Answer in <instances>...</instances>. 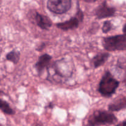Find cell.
<instances>
[{"label": "cell", "mask_w": 126, "mask_h": 126, "mask_svg": "<svg viewBox=\"0 0 126 126\" xmlns=\"http://www.w3.org/2000/svg\"><path fill=\"white\" fill-rule=\"evenodd\" d=\"M125 72H126V75L124 76V81L125 84L126 85V69H125Z\"/></svg>", "instance_id": "17"}, {"label": "cell", "mask_w": 126, "mask_h": 126, "mask_svg": "<svg viewBox=\"0 0 126 126\" xmlns=\"http://www.w3.org/2000/svg\"><path fill=\"white\" fill-rule=\"evenodd\" d=\"M83 19H84V14L79 9L74 17H72L69 20L58 23L56 26L58 28L64 31L75 29L79 27L80 23L83 21Z\"/></svg>", "instance_id": "6"}, {"label": "cell", "mask_w": 126, "mask_h": 126, "mask_svg": "<svg viewBox=\"0 0 126 126\" xmlns=\"http://www.w3.org/2000/svg\"><path fill=\"white\" fill-rule=\"evenodd\" d=\"M119 125H121V126H126V121H124L123 123H121V124H119Z\"/></svg>", "instance_id": "18"}, {"label": "cell", "mask_w": 126, "mask_h": 126, "mask_svg": "<svg viewBox=\"0 0 126 126\" xmlns=\"http://www.w3.org/2000/svg\"><path fill=\"white\" fill-rule=\"evenodd\" d=\"M35 21L37 25L43 30H48L52 25V22L49 17L38 12L36 13Z\"/></svg>", "instance_id": "10"}, {"label": "cell", "mask_w": 126, "mask_h": 126, "mask_svg": "<svg viewBox=\"0 0 126 126\" xmlns=\"http://www.w3.org/2000/svg\"><path fill=\"white\" fill-rule=\"evenodd\" d=\"M122 32H123L124 34L126 35V23L124 25L123 28H122Z\"/></svg>", "instance_id": "15"}, {"label": "cell", "mask_w": 126, "mask_h": 126, "mask_svg": "<svg viewBox=\"0 0 126 126\" xmlns=\"http://www.w3.org/2000/svg\"><path fill=\"white\" fill-rule=\"evenodd\" d=\"M108 108L111 111H119L126 108V96L116 98L109 105Z\"/></svg>", "instance_id": "8"}, {"label": "cell", "mask_w": 126, "mask_h": 126, "mask_svg": "<svg viewBox=\"0 0 126 126\" xmlns=\"http://www.w3.org/2000/svg\"><path fill=\"white\" fill-rule=\"evenodd\" d=\"M112 28V25L110 21H105L102 27V31L103 33H106L111 31Z\"/></svg>", "instance_id": "14"}, {"label": "cell", "mask_w": 126, "mask_h": 126, "mask_svg": "<svg viewBox=\"0 0 126 126\" xmlns=\"http://www.w3.org/2000/svg\"><path fill=\"white\" fill-rule=\"evenodd\" d=\"M117 122L116 116L106 111H96L88 119L89 126L112 125Z\"/></svg>", "instance_id": "2"}, {"label": "cell", "mask_w": 126, "mask_h": 126, "mask_svg": "<svg viewBox=\"0 0 126 126\" xmlns=\"http://www.w3.org/2000/svg\"><path fill=\"white\" fill-rule=\"evenodd\" d=\"M20 59V52L17 50H13L9 52L6 55V59L9 61L12 62L16 64L19 62Z\"/></svg>", "instance_id": "13"}, {"label": "cell", "mask_w": 126, "mask_h": 126, "mask_svg": "<svg viewBox=\"0 0 126 126\" xmlns=\"http://www.w3.org/2000/svg\"><path fill=\"white\" fill-rule=\"evenodd\" d=\"M82 1H85L86 2H94L96 1H97V0H82Z\"/></svg>", "instance_id": "16"}, {"label": "cell", "mask_w": 126, "mask_h": 126, "mask_svg": "<svg viewBox=\"0 0 126 126\" xmlns=\"http://www.w3.org/2000/svg\"><path fill=\"white\" fill-rule=\"evenodd\" d=\"M119 86V82L115 79L109 71H106L99 84L98 92L101 95L110 97L114 94Z\"/></svg>", "instance_id": "1"}, {"label": "cell", "mask_w": 126, "mask_h": 126, "mask_svg": "<svg viewBox=\"0 0 126 126\" xmlns=\"http://www.w3.org/2000/svg\"><path fill=\"white\" fill-rule=\"evenodd\" d=\"M72 0H48L47 7L49 11L56 14H63L70 9Z\"/></svg>", "instance_id": "5"}, {"label": "cell", "mask_w": 126, "mask_h": 126, "mask_svg": "<svg viewBox=\"0 0 126 126\" xmlns=\"http://www.w3.org/2000/svg\"><path fill=\"white\" fill-rule=\"evenodd\" d=\"M0 3H1V0H0Z\"/></svg>", "instance_id": "19"}, {"label": "cell", "mask_w": 126, "mask_h": 126, "mask_svg": "<svg viewBox=\"0 0 126 126\" xmlns=\"http://www.w3.org/2000/svg\"><path fill=\"white\" fill-rule=\"evenodd\" d=\"M116 9L114 7H109L106 2H104L95 10V16L99 19L107 18L115 14Z\"/></svg>", "instance_id": "7"}, {"label": "cell", "mask_w": 126, "mask_h": 126, "mask_svg": "<svg viewBox=\"0 0 126 126\" xmlns=\"http://www.w3.org/2000/svg\"><path fill=\"white\" fill-rule=\"evenodd\" d=\"M0 94H1V92H0ZM0 110L4 113L6 114H9V115H12L14 113V111L11 108L9 103L6 102V101L1 99V98H0Z\"/></svg>", "instance_id": "12"}, {"label": "cell", "mask_w": 126, "mask_h": 126, "mask_svg": "<svg viewBox=\"0 0 126 126\" xmlns=\"http://www.w3.org/2000/svg\"><path fill=\"white\" fill-rule=\"evenodd\" d=\"M109 57V54L107 52L99 53L95 55L92 59V63L95 68H98L105 64Z\"/></svg>", "instance_id": "11"}, {"label": "cell", "mask_w": 126, "mask_h": 126, "mask_svg": "<svg viewBox=\"0 0 126 126\" xmlns=\"http://www.w3.org/2000/svg\"><path fill=\"white\" fill-rule=\"evenodd\" d=\"M52 57L48 54H43L41 55L38 59V62L35 65V67L37 69V71L39 74L42 73L45 68L48 67L49 62L51 60Z\"/></svg>", "instance_id": "9"}, {"label": "cell", "mask_w": 126, "mask_h": 126, "mask_svg": "<svg viewBox=\"0 0 126 126\" xmlns=\"http://www.w3.org/2000/svg\"><path fill=\"white\" fill-rule=\"evenodd\" d=\"M74 65L71 62L65 59L56 62L53 65L52 70L54 71V75L60 78H70L73 74Z\"/></svg>", "instance_id": "4"}, {"label": "cell", "mask_w": 126, "mask_h": 126, "mask_svg": "<svg viewBox=\"0 0 126 126\" xmlns=\"http://www.w3.org/2000/svg\"><path fill=\"white\" fill-rule=\"evenodd\" d=\"M103 45L109 52L126 50V35L124 34L106 37L103 39Z\"/></svg>", "instance_id": "3"}]
</instances>
